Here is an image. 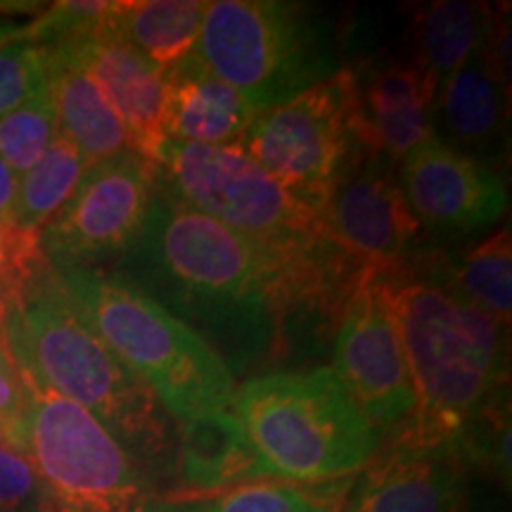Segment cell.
<instances>
[{"mask_svg": "<svg viewBox=\"0 0 512 512\" xmlns=\"http://www.w3.org/2000/svg\"><path fill=\"white\" fill-rule=\"evenodd\" d=\"M366 271L339 242L309 256L273 252L162 188L117 275L197 332L235 377L280 349L294 313H344Z\"/></svg>", "mask_w": 512, "mask_h": 512, "instance_id": "1", "label": "cell"}, {"mask_svg": "<svg viewBox=\"0 0 512 512\" xmlns=\"http://www.w3.org/2000/svg\"><path fill=\"white\" fill-rule=\"evenodd\" d=\"M3 332L34 387L91 413L133 458L169 456L174 439L169 411L88 325L53 266L8 304Z\"/></svg>", "mask_w": 512, "mask_h": 512, "instance_id": "2", "label": "cell"}, {"mask_svg": "<svg viewBox=\"0 0 512 512\" xmlns=\"http://www.w3.org/2000/svg\"><path fill=\"white\" fill-rule=\"evenodd\" d=\"M415 387V411L394 444L451 451L508 377V325L456 287L392 283Z\"/></svg>", "mask_w": 512, "mask_h": 512, "instance_id": "3", "label": "cell"}, {"mask_svg": "<svg viewBox=\"0 0 512 512\" xmlns=\"http://www.w3.org/2000/svg\"><path fill=\"white\" fill-rule=\"evenodd\" d=\"M76 309L121 363L143 377L171 418L233 411L238 384L226 363L174 313L100 268H53Z\"/></svg>", "mask_w": 512, "mask_h": 512, "instance_id": "4", "label": "cell"}, {"mask_svg": "<svg viewBox=\"0 0 512 512\" xmlns=\"http://www.w3.org/2000/svg\"><path fill=\"white\" fill-rule=\"evenodd\" d=\"M233 411L268 475L297 482L351 475L380 441L332 368L249 377Z\"/></svg>", "mask_w": 512, "mask_h": 512, "instance_id": "5", "label": "cell"}, {"mask_svg": "<svg viewBox=\"0 0 512 512\" xmlns=\"http://www.w3.org/2000/svg\"><path fill=\"white\" fill-rule=\"evenodd\" d=\"M195 55L256 112L283 105L339 72L332 31L311 5L283 0L209 3Z\"/></svg>", "mask_w": 512, "mask_h": 512, "instance_id": "6", "label": "cell"}, {"mask_svg": "<svg viewBox=\"0 0 512 512\" xmlns=\"http://www.w3.org/2000/svg\"><path fill=\"white\" fill-rule=\"evenodd\" d=\"M155 162L162 188L178 202L285 256L335 245L325 221L280 188L240 145L209 147L166 140Z\"/></svg>", "mask_w": 512, "mask_h": 512, "instance_id": "7", "label": "cell"}, {"mask_svg": "<svg viewBox=\"0 0 512 512\" xmlns=\"http://www.w3.org/2000/svg\"><path fill=\"white\" fill-rule=\"evenodd\" d=\"M19 448L34 465L38 512H150L136 458L91 413L31 382Z\"/></svg>", "mask_w": 512, "mask_h": 512, "instance_id": "8", "label": "cell"}, {"mask_svg": "<svg viewBox=\"0 0 512 512\" xmlns=\"http://www.w3.org/2000/svg\"><path fill=\"white\" fill-rule=\"evenodd\" d=\"M356 88L354 74L339 69L283 105L256 114L240 143L245 155L320 219L366 150L358 138Z\"/></svg>", "mask_w": 512, "mask_h": 512, "instance_id": "9", "label": "cell"}, {"mask_svg": "<svg viewBox=\"0 0 512 512\" xmlns=\"http://www.w3.org/2000/svg\"><path fill=\"white\" fill-rule=\"evenodd\" d=\"M162 190L155 159L126 150L91 164L74 195L41 230V249L57 268H95L124 256L143 233Z\"/></svg>", "mask_w": 512, "mask_h": 512, "instance_id": "10", "label": "cell"}, {"mask_svg": "<svg viewBox=\"0 0 512 512\" xmlns=\"http://www.w3.org/2000/svg\"><path fill=\"white\" fill-rule=\"evenodd\" d=\"M389 273L368 266L342 313L332 347V373L375 430L401 427L415 411L413 375Z\"/></svg>", "mask_w": 512, "mask_h": 512, "instance_id": "11", "label": "cell"}, {"mask_svg": "<svg viewBox=\"0 0 512 512\" xmlns=\"http://www.w3.org/2000/svg\"><path fill=\"white\" fill-rule=\"evenodd\" d=\"M399 185L415 219L441 230H482L508 209L501 178L439 138L403 159Z\"/></svg>", "mask_w": 512, "mask_h": 512, "instance_id": "12", "label": "cell"}, {"mask_svg": "<svg viewBox=\"0 0 512 512\" xmlns=\"http://www.w3.org/2000/svg\"><path fill=\"white\" fill-rule=\"evenodd\" d=\"M323 221L339 245L380 271H394L420 228L389 162L370 152L339 183Z\"/></svg>", "mask_w": 512, "mask_h": 512, "instance_id": "13", "label": "cell"}, {"mask_svg": "<svg viewBox=\"0 0 512 512\" xmlns=\"http://www.w3.org/2000/svg\"><path fill=\"white\" fill-rule=\"evenodd\" d=\"M72 57L105 95L124 124L133 150L155 159L166 143V74L110 31L53 46Z\"/></svg>", "mask_w": 512, "mask_h": 512, "instance_id": "14", "label": "cell"}, {"mask_svg": "<svg viewBox=\"0 0 512 512\" xmlns=\"http://www.w3.org/2000/svg\"><path fill=\"white\" fill-rule=\"evenodd\" d=\"M437 81L413 67H387L356 88L358 138L370 155L403 162L434 138L430 107Z\"/></svg>", "mask_w": 512, "mask_h": 512, "instance_id": "15", "label": "cell"}, {"mask_svg": "<svg viewBox=\"0 0 512 512\" xmlns=\"http://www.w3.org/2000/svg\"><path fill=\"white\" fill-rule=\"evenodd\" d=\"M458 501L451 451L394 444L358 477L351 512H456Z\"/></svg>", "mask_w": 512, "mask_h": 512, "instance_id": "16", "label": "cell"}, {"mask_svg": "<svg viewBox=\"0 0 512 512\" xmlns=\"http://www.w3.org/2000/svg\"><path fill=\"white\" fill-rule=\"evenodd\" d=\"M166 140L181 145H240L259 112L192 53L166 69Z\"/></svg>", "mask_w": 512, "mask_h": 512, "instance_id": "17", "label": "cell"}, {"mask_svg": "<svg viewBox=\"0 0 512 512\" xmlns=\"http://www.w3.org/2000/svg\"><path fill=\"white\" fill-rule=\"evenodd\" d=\"M48 95L57 117V131L81 152L88 164L133 150L124 124L102 95L98 83L57 48H53L50 62Z\"/></svg>", "mask_w": 512, "mask_h": 512, "instance_id": "18", "label": "cell"}, {"mask_svg": "<svg viewBox=\"0 0 512 512\" xmlns=\"http://www.w3.org/2000/svg\"><path fill=\"white\" fill-rule=\"evenodd\" d=\"M178 470L183 484L195 491H223L268 475L249 446L235 411L183 422L178 437Z\"/></svg>", "mask_w": 512, "mask_h": 512, "instance_id": "19", "label": "cell"}, {"mask_svg": "<svg viewBox=\"0 0 512 512\" xmlns=\"http://www.w3.org/2000/svg\"><path fill=\"white\" fill-rule=\"evenodd\" d=\"M204 0H124L112 3L105 31L117 36L162 72L195 53L204 15Z\"/></svg>", "mask_w": 512, "mask_h": 512, "instance_id": "20", "label": "cell"}, {"mask_svg": "<svg viewBox=\"0 0 512 512\" xmlns=\"http://www.w3.org/2000/svg\"><path fill=\"white\" fill-rule=\"evenodd\" d=\"M441 88L444 93L439 105L444 121L460 143L479 145L501 133L505 110L503 86L491 72L484 41Z\"/></svg>", "mask_w": 512, "mask_h": 512, "instance_id": "21", "label": "cell"}, {"mask_svg": "<svg viewBox=\"0 0 512 512\" xmlns=\"http://www.w3.org/2000/svg\"><path fill=\"white\" fill-rule=\"evenodd\" d=\"M489 12L463 0H439L420 10L415 22L418 67L441 88L484 41Z\"/></svg>", "mask_w": 512, "mask_h": 512, "instance_id": "22", "label": "cell"}, {"mask_svg": "<svg viewBox=\"0 0 512 512\" xmlns=\"http://www.w3.org/2000/svg\"><path fill=\"white\" fill-rule=\"evenodd\" d=\"M86 159L67 138L57 136L38 162L17 183L15 226L41 235V230L55 219L57 211L74 195L88 169Z\"/></svg>", "mask_w": 512, "mask_h": 512, "instance_id": "23", "label": "cell"}, {"mask_svg": "<svg viewBox=\"0 0 512 512\" xmlns=\"http://www.w3.org/2000/svg\"><path fill=\"white\" fill-rule=\"evenodd\" d=\"M456 290L467 302L491 313L501 323H510L512 242L508 228L498 230L467 252L465 261L456 271Z\"/></svg>", "mask_w": 512, "mask_h": 512, "instance_id": "24", "label": "cell"}, {"mask_svg": "<svg viewBox=\"0 0 512 512\" xmlns=\"http://www.w3.org/2000/svg\"><path fill=\"white\" fill-rule=\"evenodd\" d=\"M57 136V117L48 88L0 117V159L24 176L38 159L46 155Z\"/></svg>", "mask_w": 512, "mask_h": 512, "instance_id": "25", "label": "cell"}, {"mask_svg": "<svg viewBox=\"0 0 512 512\" xmlns=\"http://www.w3.org/2000/svg\"><path fill=\"white\" fill-rule=\"evenodd\" d=\"M50 62L53 48L22 41L19 36L0 46V117L46 91Z\"/></svg>", "mask_w": 512, "mask_h": 512, "instance_id": "26", "label": "cell"}, {"mask_svg": "<svg viewBox=\"0 0 512 512\" xmlns=\"http://www.w3.org/2000/svg\"><path fill=\"white\" fill-rule=\"evenodd\" d=\"M48 268L41 235L22 230L15 223H0V297L5 306Z\"/></svg>", "mask_w": 512, "mask_h": 512, "instance_id": "27", "label": "cell"}, {"mask_svg": "<svg viewBox=\"0 0 512 512\" xmlns=\"http://www.w3.org/2000/svg\"><path fill=\"white\" fill-rule=\"evenodd\" d=\"M309 508V498L294 486L247 482L219 491L202 512H306Z\"/></svg>", "mask_w": 512, "mask_h": 512, "instance_id": "28", "label": "cell"}, {"mask_svg": "<svg viewBox=\"0 0 512 512\" xmlns=\"http://www.w3.org/2000/svg\"><path fill=\"white\" fill-rule=\"evenodd\" d=\"M29 408V382L19 370L0 328V439L19 446Z\"/></svg>", "mask_w": 512, "mask_h": 512, "instance_id": "29", "label": "cell"}, {"mask_svg": "<svg viewBox=\"0 0 512 512\" xmlns=\"http://www.w3.org/2000/svg\"><path fill=\"white\" fill-rule=\"evenodd\" d=\"M36 498L38 479L29 456L10 441H0V512L36 508Z\"/></svg>", "mask_w": 512, "mask_h": 512, "instance_id": "30", "label": "cell"}, {"mask_svg": "<svg viewBox=\"0 0 512 512\" xmlns=\"http://www.w3.org/2000/svg\"><path fill=\"white\" fill-rule=\"evenodd\" d=\"M17 183L19 178L15 171L0 159V223H15Z\"/></svg>", "mask_w": 512, "mask_h": 512, "instance_id": "31", "label": "cell"}, {"mask_svg": "<svg viewBox=\"0 0 512 512\" xmlns=\"http://www.w3.org/2000/svg\"><path fill=\"white\" fill-rule=\"evenodd\" d=\"M17 27H8V24H0V46H3V43H8V41H12V38L17 36Z\"/></svg>", "mask_w": 512, "mask_h": 512, "instance_id": "32", "label": "cell"}, {"mask_svg": "<svg viewBox=\"0 0 512 512\" xmlns=\"http://www.w3.org/2000/svg\"><path fill=\"white\" fill-rule=\"evenodd\" d=\"M5 309H8V306H5L3 297H0V328H3V320H5Z\"/></svg>", "mask_w": 512, "mask_h": 512, "instance_id": "33", "label": "cell"}, {"mask_svg": "<svg viewBox=\"0 0 512 512\" xmlns=\"http://www.w3.org/2000/svg\"><path fill=\"white\" fill-rule=\"evenodd\" d=\"M306 512H332V510H328V508H316V505H311V508L306 510Z\"/></svg>", "mask_w": 512, "mask_h": 512, "instance_id": "34", "label": "cell"}, {"mask_svg": "<svg viewBox=\"0 0 512 512\" xmlns=\"http://www.w3.org/2000/svg\"><path fill=\"white\" fill-rule=\"evenodd\" d=\"M0 441H3V439H0Z\"/></svg>", "mask_w": 512, "mask_h": 512, "instance_id": "35", "label": "cell"}]
</instances>
